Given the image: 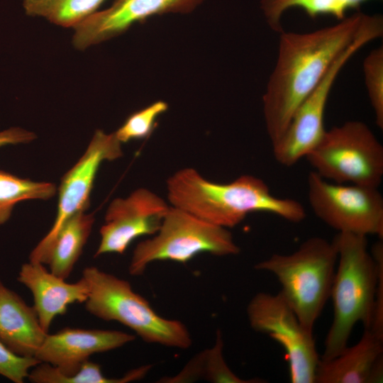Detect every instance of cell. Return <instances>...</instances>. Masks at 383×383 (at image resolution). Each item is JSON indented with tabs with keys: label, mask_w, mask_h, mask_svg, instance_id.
<instances>
[{
	"label": "cell",
	"mask_w": 383,
	"mask_h": 383,
	"mask_svg": "<svg viewBox=\"0 0 383 383\" xmlns=\"http://www.w3.org/2000/svg\"><path fill=\"white\" fill-rule=\"evenodd\" d=\"M338 252L330 298L333 316L321 360L331 359L348 345L357 323L369 328L372 322L379 270L383 265V244L369 252L367 236L338 233L332 240Z\"/></svg>",
	"instance_id": "3957f363"
},
{
	"label": "cell",
	"mask_w": 383,
	"mask_h": 383,
	"mask_svg": "<svg viewBox=\"0 0 383 383\" xmlns=\"http://www.w3.org/2000/svg\"><path fill=\"white\" fill-rule=\"evenodd\" d=\"M94 218L79 212L69 218L56 234L45 265L57 276L67 279L80 257L91 233Z\"/></svg>",
	"instance_id": "ac0fdd59"
},
{
	"label": "cell",
	"mask_w": 383,
	"mask_h": 383,
	"mask_svg": "<svg viewBox=\"0 0 383 383\" xmlns=\"http://www.w3.org/2000/svg\"><path fill=\"white\" fill-rule=\"evenodd\" d=\"M383 354V339L365 328L359 341L329 360L320 358L315 383H367L370 370Z\"/></svg>",
	"instance_id": "e0dca14e"
},
{
	"label": "cell",
	"mask_w": 383,
	"mask_h": 383,
	"mask_svg": "<svg viewBox=\"0 0 383 383\" xmlns=\"http://www.w3.org/2000/svg\"><path fill=\"white\" fill-rule=\"evenodd\" d=\"M383 35V23L367 16L353 43L339 55L321 82L294 113L285 131L272 144V152L280 165L290 167L318 145L326 129L324 116L327 101L335 82L347 62L362 48Z\"/></svg>",
	"instance_id": "ba28073f"
},
{
	"label": "cell",
	"mask_w": 383,
	"mask_h": 383,
	"mask_svg": "<svg viewBox=\"0 0 383 383\" xmlns=\"http://www.w3.org/2000/svg\"><path fill=\"white\" fill-rule=\"evenodd\" d=\"M135 336L116 330L65 328L48 333L35 357L28 379L34 383H65L89 357L119 348Z\"/></svg>",
	"instance_id": "8fae6325"
},
{
	"label": "cell",
	"mask_w": 383,
	"mask_h": 383,
	"mask_svg": "<svg viewBox=\"0 0 383 383\" xmlns=\"http://www.w3.org/2000/svg\"><path fill=\"white\" fill-rule=\"evenodd\" d=\"M36 138L34 133L21 128H11L0 132V147L9 144L27 143Z\"/></svg>",
	"instance_id": "484cf974"
},
{
	"label": "cell",
	"mask_w": 383,
	"mask_h": 383,
	"mask_svg": "<svg viewBox=\"0 0 383 383\" xmlns=\"http://www.w3.org/2000/svg\"><path fill=\"white\" fill-rule=\"evenodd\" d=\"M40 361L35 357L18 355L0 342V375L14 383H23Z\"/></svg>",
	"instance_id": "d4e9b609"
},
{
	"label": "cell",
	"mask_w": 383,
	"mask_h": 383,
	"mask_svg": "<svg viewBox=\"0 0 383 383\" xmlns=\"http://www.w3.org/2000/svg\"><path fill=\"white\" fill-rule=\"evenodd\" d=\"M365 85L375 123L383 129V47L373 49L362 63Z\"/></svg>",
	"instance_id": "603a6c76"
},
{
	"label": "cell",
	"mask_w": 383,
	"mask_h": 383,
	"mask_svg": "<svg viewBox=\"0 0 383 383\" xmlns=\"http://www.w3.org/2000/svg\"><path fill=\"white\" fill-rule=\"evenodd\" d=\"M365 15L357 11L337 23L313 31L279 33L276 62L262 96L265 125L272 144L282 136L298 106L357 36Z\"/></svg>",
	"instance_id": "6da1fadb"
},
{
	"label": "cell",
	"mask_w": 383,
	"mask_h": 383,
	"mask_svg": "<svg viewBox=\"0 0 383 383\" xmlns=\"http://www.w3.org/2000/svg\"><path fill=\"white\" fill-rule=\"evenodd\" d=\"M308 199L315 215L338 233L383 238V197L378 188L329 182L312 171Z\"/></svg>",
	"instance_id": "9c48e42d"
},
{
	"label": "cell",
	"mask_w": 383,
	"mask_h": 383,
	"mask_svg": "<svg viewBox=\"0 0 383 383\" xmlns=\"http://www.w3.org/2000/svg\"><path fill=\"white\" fill-rule=\"evenodd\" d=\"M17 280L33 294V307L47 333L53 320L66 313L69 305L84 303L88 296V286L82 277L74 283L67 282L40 262L29 261L22 265Z\"/></svg>",
	"instance_id": "9a60e30c"
},
{
	"label": "cell",
	"mask_w": 383,
	"mask_h": 383,
	"mask_svg": "<svg viewBox=\"0 0 383 383\" xmlns=\"http://www.w3.org/2000/svg\"><path fill=\"white\" fill-rule=\"evenodd\" d=\"M82 277L89 289L85 309L91 315L117 321L148 343L179 349L191 347L192 340L187 326L158 315L127 280L94 266L84 268Z\"/></svg>",
	"instance_id": "5b68a950"
},
{
	"label": "cell",
	"mask_w": 383,
	"mask_h": 383,
	"mask_svg": "<svg viewBox=\"0 0 383 383\" xmlns=\"http://www.w3.org/2000/svg\"><path fill=\"white\" fill-rule=\"evenodd\" d=\"M167 102L159 100L129 116L115 132L118 140L127 143L149 137L157 126V118L168 109Z\"/></svg>",
	"instance_id": "cb8c5ba5"
},
{
	"label": "cell",
	"mask_w": 383,
	"mask_h": 383,
	"mask_svg": "<svg viewBox=\"0 0 383 383\" xmlns=\"http://www.w3.org/2000/svg\"><path fill=\"white\" fill-rule=\"evenodd\" d=\"M155 234L135 248L128 267L130 274H143L155 261L187 263L203 252L228 256L240 251L228 228L173 206H170Z\"/></svg>",
	"instance_id": "8992f818"
},
{
	"label": "cell",
	"mask_w": 383,
	"mask_h": 383,
	"mask_svg": "<svg viewBox=\"0 0 383 383\" xmlns=\"http://www.w3.org/2000/svg\"><path fill=\"white\" fill-rule=\"evenodd\" d=\"M370 1L374 0H260V9L268 26L279 33L284 30L282 18L289 9H299L313 19L328 16L340 21Z\"/></svg>",
	"instance_id": "ffe728a7"
},
{
	"label": "cell",
	"mask_w": 383,
	"mask_h": 383,
	"mask_svg": "<svg viewBox=\"0 0 383 383\" xmlns=\"http://www.w3.org/2000/svg\"><path fill=\"white\" fill-rule=\"evenodd\" d=\"M48 333L33 306L0 280V342L18 355L35 357Z\"/></svg>",
	"instance_id": "2e32d148"
},
{
	"label": "cell",
	"mask_w": 383,
	"mask_h": 383,
	"mask_svg": "<svg viewBox=\"0 0 383 383\" xmlns=\"http://www.w3.org/2000/svg\"><path fill=\"white\" fill-rule=\"evenodd\" d=\"M106 0H23L26 13L52 23L75 28L99 11Z\"/></svg>",
	"instance_id": "44dd1931"
},
{
	"label": "cell",
	"mask_w": 383,
	"mask_h": 383,
	"mask_svg": "<svg viewBox=\"0 0 383 383\" xmlns=\"http://www.w3.org/2000/svg\"><path fill=\"white\" fill-rule=\"evenodd\" d=\"M204 0H114L74 28L72 43L78 50L117 37L150 17L192 12Z\"/></svg>",
	"instance_id": "5bb4252c"
},
{
	"label": "cell",
	"mask_w": 383,
	"mask_h": 383,
	"mask_svg": "<svg viewBox=\"0 0 383 383\" xmlns=\"http://www.w3.org/2000/svg\"><path fill=\"white\" fill-rule=\"evenodd\" d=\"M169 208L163 199L145 188L135 190L125 199H115L106 212L94 257L123 254L135 239L155 234Z\"/></svg>",
	"instance_id": "4fadbf2b"
},
{
	"label": "cell",
	"mask_w": 383,
	"mask_h": 383,
	"mask_svg": "<svg viewBox=\"0 0 383 383\" xmlns=\"http://www.w3.org/2000/svg\"><path fill=\"white\" fill-rule=\"evenodd\" d=\"M250 326L268 335L286 352L292 383H315L318 357L313 333L306 331L279 292H259L246 309Z\"/></svg>",
	"instance_id": "30bf717a"
},
{
	"label": "cell",
	"mask_w": 383,
	"mask_h": 383,
	"mask_svg": "<svg viewBox=\"0 0 383 383\" xmlns=\"http://www.w3.org/2000/svg\"><path fill=\"white\" fill-rule=\"evenodd\" d=\"M55 193L56 187L52 183L22 179L0 170V226L9 219L17 203L29 199L47 200Z\"/></svg>",
	"instance_id": "7402d4cb"
},
{
	"label": "cell",
	"mask_w": 383,
	"mask_h": 383,
	"mask_svg": "<svg viewBox=\"0 0 383 383\" xmlns=\"http://www.w3.org/2000/svg\"><path fill=\"white\" fill-rule=\"evenodd\" d=\"M223 341L218 331L212 348L194 356L175 376L165 377L162 382H189L204 379L215 383H264L265 379H245L238 377L228 367L223 357Z\"/></svg>",
	"instance_id": "d6986e66"
},
{
	"label": "cell",
	"mask_w": 383,
	"mask_h": 383,
	"mask_svg": "<svg viewBox=\"0 0 383 383\" xmlns=\"http://www.w3.org/2000/svg\"><path fill=\"white\" fill-rule=\"evenodd\" d=\"M383 379V354L373 364L367 383H379Z\"/></svg>",
	"instance_id": "4316f807"
},
{
	"label": "cell",
	"mask_w": 383,
	"mask_h": 383,
	"mask_svg": "<svg viewBox=\"0 0 383 383\" xmlns=\"http://www.w3.org/2000/svg\"><path fill=\"white\" fill-rule=\"evenodd\" d=\"M306 159L313 172L334 183L378 188L382 181L383 147L362 121L326 130Z\"/></svg>",
	"instance_id": "52a82bcc"
},
{
	"label": "cell",
	"mask_w": 383,
	"mask_h": 383,
	"mask_svg": "<svg viewBox=\"0 0 383 383\" xmlns=\"http://www.w3.org/2000/svg\"><path fill=\"white\" fill-rule=\"evenodd\" d=\"M167 189L173 206L226 228L238 225L252 212L272 213L292 223L306 218L299 201L272 195L267 184L252 175L219 184L205 179L194 168L186 167L167 179Z\"/></svg>",
	"instance_id": "7a4b0ae2"
},
{
	"label": "cell",
	"mask_w": 383,
	"mask_h": 383,
	"mask_svg": "<svg viewBox=\"0 0 383 383\" xmlns=\"http://www.w3.org/2000/svg\"><path fill=\"white\" fill-rule=\"evenodd\" d=\"M123 155L121 143L115 133L96 130L79 161L64 175L59 187L56 218L47 235L32 250L29 261L45 265L49 250L62 225L72 216L84 212L89 207L94 182L104 161H111Z\"/></svg>",
	"instance_id": "7c38bea8"
},
{
	"label": "cell",
	"mask_w": 383,
	"mask_h": 383,
	"mask_svg": "<svg viewBox=\"0 0 383 383\" xmlns=\"http://www.w3.org/2000/svg\"><path fill=\"white\" fill-rule=\"evenodd\" d=\"M338 260L333 241L311 237L290 254H273L255 269L272 274L279 292L299 322L313 333L316 320L330 298Z\"/></svg>",
	"instance_id": "277c9868"
}]
</instances>
